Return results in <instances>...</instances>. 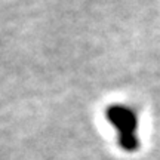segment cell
I'll list each match as a JSON object with an SVG mask.
<instances>
[{"label":"cell","instance_id":"cell-1","mask_svg":"<svg viewBox=\"0 0 160 160\" xmlns=\"http://www.w3.org/2000/svg\"><path fill=\"white\" fill-rule=\"evenodd\" d=\"M105 117L117 133V144L126 153H135L139 148V116L128 104H113L105 110Z\"/></svg>","mask_w":160,"mask_h":160}]
</instances>
